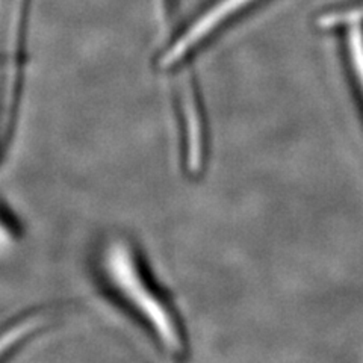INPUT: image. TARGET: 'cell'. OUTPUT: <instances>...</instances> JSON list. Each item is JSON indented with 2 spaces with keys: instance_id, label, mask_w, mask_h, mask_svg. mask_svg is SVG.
Segmentation results:
<instances>
[{
  "instance_id": "1",
  "label": "cell",
  "mask_w": 363,
  "mask_h": 363,
  "mask_svg": "<svg viewBox=\"0 0 363 363\" xmlns=\"http://www.w3.org/2000/svg\"><path fill=\"white\" fill-rule=\"evenodd\" d=\"M94 265L101 285L145 328L162 353L186 359L189 340L185 323L132 238L106 235L96 250Z\"/></svg>"
},
{
  "instance_id": "2",
  "label": "cell",
  "mask_w": 363,
  "mask_h": 363,
  "mask_svg": "<svg viewBox=\"0 0 363 363\" xmlns=\"http://www.w3.org/2000/svg\"><path fill=\"white\" fill-rule=\"evenodd\" d=\"M174 106L179 121L182 162L185 173L196 179L204 173L208 164L209 132L200 88L192 73H184L177 79Z\"/></svg>"
},
{
  "instance_id": "3",
  "label": "cell",
  "mask_w": 363,
  "mask_h": 363,
  "mask_svg": "<svg viewBox=\"0 0 363 363\" xmlns=\"http://www.w3.org/2000/svg\"><path fill=\"white\" fill-rule=\"evenodd\" d=\"M256 0H220L206 13L197 17L180 35L169 43L165 50L157 56L156 65L161 72H173L180 68L201 45L209 41L227 21L248 8Z\"/></svg>"
},
{
  "instance_id": "4",
  "label": "cell",
  "mask_w": 363,
  "mask_h": 363,
  "mask_svg": "<svg viewBox=\"0 0 363 363\" xmlns=\"http://www.w3.org/2000/svg\"><path fill=\"white\" fill-rule=\"evenodd\" d=\"M55 316L56 311L52 308L37 309L32 313L18 318L9 327L4 328L0 332V359L44 330L53 321Z\"/></svg>"
},
{
  "instance_id": "5",
  "label": "cell",
  "mask_w": 363,
  "mask_h": 363,
  "mask_svg": "<svg viewBox=\"0 0 363 363\" xmlns=\"http://www.w3.org/2000/svg\"><path fill=\"white\" fill-rule=\"evenodd\" d=\"M14 240H16L14 225L0 215V253L13 245Z\"/></svg>"
},
{
  "instance_id": "6",
  "label": "cell",
  "mask_w": 363,
  "mask_h": 363,
  "mask_svg": "<svg viewBox=\"0 0 363 363\" xmlns=\"http://www.w3.org/2000/svg\"><path fill=\"white\" fill-rule=\"evenodd\" d=\"M159 6H161V17L164 20H168L172 17V11L174 6V0H159Z\"/></svg>"
}]
</instances>
